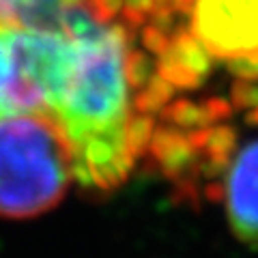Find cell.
<instances>
[{"mask_svg":"<svg viewBox=\"0 0 258 258\" xmlns=\"http://www.w3.org/2000/svg\"><path fill=\"white\" fill-rule=\"evenodd\" d=\"M76 185L74 157L54 120L24 112L0 120V217L32 220Z\"/></svg>","mask_w":258,"mask_h":258,"instance_id":"2","label":"cell"},{"mask_svg":"<svg viewBox=\"0 0 258 258\" xmlns=\"http://www.w3.org/2000/svg\"><path fill=\"white\" fill-rule=\"evenodd\" d=\"M37 30V76L43 112L60 129L74 157L76 185L110 191L142 153L136 147V91L127 56L136 28L106 18L82 0Z\"/></svg>","mask_w":258,"mask_h":258,"instance_id":"1","label":"cell"},{"mask_svg":"<svg viewBox=\"0 0 258 258\" xmlns=\"http://www.w3.org/2000/svg\"><path fill=\"white\" fill-rule=\"evenodd\" d=\"M39 3H41V9L45 13V20L52 22L54 18H58V15L64 9H69V7L82 3V0H39Z\"/></svg>","mask_w":258,"mask_h":258,"instance_id":"11","label":"cell"},{"mask_svg":"<svg viewBox=\"0 0 258 258\" xmlns=\"http://www.w3.org/2000/svg\"><path fill=\"white\" fill-rule=\"evenodd\" d=\"M47 24L39 0H0V26H39Z\"/></svg>","mask_w":258,"mask_h":258,"instance_id":"8","label":"cell"},{"mask_svg":"<svg viewBox=\"0 0 258 258\" xmlns=\"http://www.w3.org/2000/svg\"><path fill=\"white\" fill-rule=\"evenodd\" d=\"M213 56L191 30L170 35L166 50L155 56V71L174 88H198L211 74Z\"/></svg>","mask_w":258,"mask_h":258,"instance_id":"6","label":"cell"},{"mask_svg":"<svg viewBox=\"0 0 258 258\" xmlns=\"http://www.w3.org/2000/svg\"><path fill=\"white\" fill-rule=\"evenodd\" d=\"M174 5H176V9H179L181 13L187 15L189 11V5H191V0H174Z\"/></svg>","mask_w":258,"mask_h":258,"instance_id":"12","label":"cell"},{"mask_svg":"<svg viewBox=\"0 0 258 258\" xmlns=\"http://www.w3.org/2000/svg\"><path fill=\"white\" fill-rule=\"evenodd\" d=\"M230 114V103L224 99H207V101H189V99H176L166 103L161 110L166 123L183 127V129H200L217 120H224Z\"/></svg>","mask_w":258,"mask_h":258,"instance_id":"7","label":"cell"},{"mask_svg":"<svg viewBox=\"0 0 258 258\" xmlns=\"http://www.w3.org/2000/svg\"><path fill=\"white\" fill-rule=\"evenodd\" d=\"M230 74L237 80H249V82H258V54H241L235 58L226 60Z\"/></svg>","mask_w":258,"mask_h":258,"instance_id":"9","label":"cell"},{"mask_svg":"<svg viewBox=\"0 0 258 258\" xmlns=\"http://www.w3.org/2000/svg\"><path fill=\"white\" fill-rule=\"evenodd\" d=\"M222 196L226 220L237 239L258 245V140L228 159Z\"/></svg>","mask_w":258,"mask_h":258,"instance_id":"5","label":"cell"},{"mask_svg":"<svg viewBox=\"0 0 258 258\" xmlns=\"http://www.w3.org/2000/svg\"><path fill=\"white\" fill-rule=\"evenodd\" d=\"M230 101L235 108H254L258 106V84L249 80H237L230 91Z\"/></svg>","mask_w":258,"mask_h":258,"instance_id":"10","label":"cell"},{"mask_svg":"<svg viewBox=\"0 0 258 258\" xmlns=\"http://www.w3.org/2000/svg\"><path fill=\"white\" fill-rule=\"evenodd\" d=\"M187 15L213 58L258 54V0H191Z\"/></svg>","mask_w":258,"mask_h":258,"instance_id":"3","label":"cell"},{"mask_svg":"<svg viewBox=\"0 0 258 258\" xmlns=\"http://www.w3.org/2000/svg\"><path fill=\"white\" fill-rule=\"evenodd\" d=\"M247 118L252 120V123H258V106H254V108H252V112L247 114Z\"/></svg>","mask_w":258,"mask_h":258,"instance_id":"13","label":"cell"},{"mask_svg":"<svg viewBox=\"0 0 258 258\" xmlns=\"http://www.w3.org/2000/svg\"><path fill=\"white\" fill-rule=\"evenodd\" d=\"M24 112H43L35 26H0V120Z\"/></svg>","mask_w":258,"mask_h":258,"instance_id":"4","label":"cell"}]
</instances>
